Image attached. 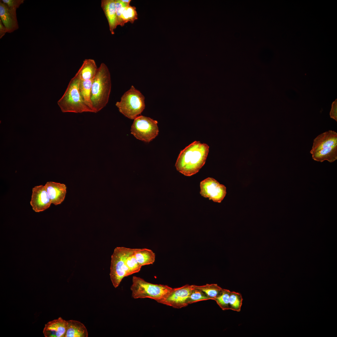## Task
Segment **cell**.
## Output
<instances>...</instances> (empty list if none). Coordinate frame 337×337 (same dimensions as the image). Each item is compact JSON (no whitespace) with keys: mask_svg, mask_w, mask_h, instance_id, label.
<instances>
[{"mask_svg":"<svg viewBox=\"0 0 337 337\" xmlns=\"http://www.w3.org/2000/svg\"><path fill=\"white\" fill-rule=\"evenodd\" d=\"M242 301L243 298L240 293L230 291L229 300V310L240 312Z\"/></svg>","mask_w":337,"mask_h":337,"instance_id":"cb8c5ba5","label":"cell"},{"mask_svg":"<svg viewBox=\"0 0 337 337\" xmlns=\"http://www.w3.org/2000/svg\"><path fill=\"white\" fill-rule=\"evenodd\" d=\"M79 79L76 74L71 80L63 95L57 101L62 112H93L81 99L79 89Z\"/></svg>","mask_w":337,"mask_h":337,"instance_id":"3957f363","label":"cell"},{"mask_svg":"<svg viewBox=\"0 0 337 337\" xmlns=\"http://www.w3.org/2000/svg\"><path fill=\"white\" fill-rule=\"evenodd\" d=\"M128 248L117 247L111 256L110 277L113 286L118 287L123 278L128 276L125 264Z\"/></svg>","mask_w":337,"mask_h":337,"instance_id":"52a82bcc","label":"cell"},{"mask_svg":"<svg viewBox=\"0 0 337 337\" xmlns=\"http://www.w3.org/2000/svg\"><path fill=\"white\" fill-rule=\"evenodd\" d=\"M337 145V133L329 130L319 134L314 139L310 152L312 154L321 149Z\"/></svg>","mask_w":337,"mask_h":337,"instance_id":"7c38bea8","label":"cell"},{"mask_svg":"<svg viewBox=\"0 0 337 337\" xmlns=\"http://www.w3.org/2000/svg\"><path fill=\"white\" fill-rule=\"evenodd\" d=\"M67 321L61 317L49 321L45 325L43 333L46 337H65Z\"/></svg>","mask_w":337,"mask_h":337,"instance_id":"4fadbf2b","label":"cell"},{"mask_svg":"<svg viewBox=\"0 0 337 337\" xmlns=\"http://www.w3.org/2000/svg\"><path fill=\"white\" fill-rule=\"evenodd\" d=\"M1 1L9 7L17 9L24 3V0H2Z\"/></svg>","mask_w":337,"mask_h":337,"instance_id":"4316f807","label":"cell"},{"mask_svg":"<svg viewBox=\"0 0 337 337\" xmlns=\"http://www.w3.org/2000/svg\"><path fill=\"white\" fill-rule=\"evenodd\" d=\"M230 291L224 289L222 294L214 300L223 310H229V300Z\"/></svg>","mask_w":337,"mask_h":337,"instance_id":"484cf974","label":"cell"},{"mask_svg":"<svg viewBox=\"0 0 337 337\" xmlns=\"http://www.w3.org/2000/svg\"><path fill=\"white\" fill-rule=\"evenodd\" d=\"M158 121L150 118L139 116L134 119L131 133L136 139L149 143L154 139L159 132Z\"/></svg>","mask_w":337,"mask_h":337,"instance_id":"8992f818","label":"cell"},{"mask_svg":"<svg viewBox=\"0 0 337 337\" xmlns=\"http://www.w3.org/2000/svg\"><path fill=\"white\" fill-rule=\"evenodd\" d=\"M88 332L85 325L79 321H67V329L65 337H87Z\"/></svg>","mask_w":337,"mask_h":337,"instance_id":"e0dca14e","label":"cell"},{"mask_svg":"<svg viewBox=\"0 0 337 337\" xmlns=\"http://www.w3.org/2000/svg\"><path fill=\"white\" fill-rule=\"evenodd\" d=\"M193 288L191 285H186L174 288L166 296L158 303L177 309L187 306L188 298Z\"/></svg>","mask_w":337,"mask_h":337,"instance_id":"9c48e42d","label":"cell"},{"mask_svg":"<svg viewBox=\"0 0 337 337\" xmlns=\"http://www.w3.org/2000/svg\"><path fill=\"white\" fill-rule=\"evenodd\" d=\"M312 159L322 162L326 160L332 163L337 159V145L321 149L312 154Z\"/></svg>","mask_w":337,"mask_h":337,"instance_id":"ac0fdd59","label":"cell"},{"mask_svg":"<svg viewBox=\"0 0 337 337\" xmlns=\"http://www.w3.org/2000/svg\"><path fill=\"white\" fill-rule=\"evenodd\" d=\"M93 80H81L79 79V89L83 102L93 111V113H95L91 101V91Z\"/></svg>","mask_w":337,"mask_h":337,"instance_id":"d6986e66","label":"cell"},{"mask_svg":"<svg viewBox=\"0 0 337 337\" xmlns=\"http://www.w3.org/2000/svg\"><path fill=\"white\" fill-rule=\"evenodd\" d=\"M136 250L137 248H128L125 264L128 270V276L139 272L142 267L135 256V253Z\"/></svg>","mask_w":337,"mask_h":337,"instance_id":"44dd1931","label":"cell"},{"mask_svg":"<svg viewBox=\"0 0 337 337\" xmlns=\"http://www.w3.org/2000/svg\"><path fill=\"white\" fill-rule=\"evenodd\" d=\"M30 203L36 212L43 211L50 207L51 201L45 185H40L33 188Z\"/></svg>","mask_w":337,"mask_h":337,"instance_id":"30bf717a","label":"cell"},{"mask_svg":"<svg viewBox=\"0 0 337 337\" xmlns=\"http://www.w3.org/2000/svg\"><path fill=\"white\" fill-rule=\"evenodd\" d=\"M200 186L201 196L215 202L220 203L227 193L226 187L212 178L208 177L201 181Z\"/></svg>","mask_w":337,"mask_h":337,"instance_id":"ba28073f","label":"cell"},{"mask_svg":"<svg viewBox=\"0 0 337 337\" xmlns=\"http://www.w3.org/2000/svg\"><path fill=\"white\" fill-rule=\"evenodd\" d=\"M208 300H210V298L203 292L193 288L188 298L187 303L188 305L197 302Z\"/></svg>","mask_w":337,"mask_h":337,"instance_id":"d4e9b609","label":"cell"},{"mask_svg":"<svg viewBox=\"0 0 337 337\" xmlns=\"http://www.w3.org/2000/svg\"><path fill=\"white\" fill-rule=\"evenodd\" d=\"M173 289L167 285L148 282L135 276L133 277L130 287L132 296L134 299L148 298L158 302L165 298Z\"/></svg>","mask_w":337,"mask_h":337,"instance_id":"277c9868","label":"cell"},{"mask_svg":"<svg viewBox=\"0 0 337 337\" xmlns=\"http://www.w3.org/2000/svg\"><path fill=\"white\" fill-rule=\"evenodd\" d=\"M101 7L107 19L110 30L112 34L118 25L116 13L115 0H102Z\"/></svg>","mask_w":337,"mask_h":337,"instance_id":"9a60e30c","label":"cell"},{"mask_svg":"<svg viewBox=\"0 0 337 337\" xmlns=\"http://www.w3.org/2000/svg\"><path fill=\"white\" fill-rule=\"evenodd\" d=\"M192 287L201 290L205 293L210 300H214L222 294L223 289L217 284H206L203 286L191 285Z\"/></svg>","mask_w":337,"mask_h":337,"instance_id":"603a6c76","label":"cell"},{"mask_svg":"<svg viewBox=\"0 0 337 337\" xmlns=\"http://www.w3.org/2000/svg\"><path fill=\"white\" fill-rule=\"evenodd\" d=\"M209 151L207 144L194 141L180 151L175 164L177 170L187 176L196 174L205 164Z\"/></svg>","mask_w":337,"mask_h":337,"instance_id":"6da1fadb","label":"cell"},{"mask_svg":"<svg viewBox=\"0 0 337 337\" xmlns=\"http://www.w3.org/2000/svg\"><path fill=\"white\" fill-rule=\"evenodd\" d=\"M95 60L91 59H85L76 74L81 80H93L98 70Z\"/></svg>","mask_w":337,"mask_h":337,"instance_id":"2e32d148","label":"cell"},{"mask_svg":"<svg viewBox=\"0 0 337 337\" xmlns=\"http://www.w3.org/2000/svg\"><path fill=\"white\" fill-rule=\"evenodd\" d=\"M7 32V30L0 19V38H2Z\"/></svg>","mask_w":337,"mask_h":337,"instance_id":"f1b7e54d","label":"cell"},{"mask_svg":"<svg viewBox=\"0 0 337 337\" xmlns=\"http://www.w3.org/2000/svg\"><path fill=\"white\" fill-rule=\"evenodd\" d=\"M135 256L142 266L153 264L155 261V253L152 250L146 248H137Z\"/></svg>","mask_w":337,"mask_h":337,"instance_id":"ffe728a7","label":"cell"},{"mask_svg":"<svg viewBox=\"0 0 337 337\" xmlns=\"http://www.w3.org/2000/svg\"><path fill=\"white\" fill-rule=\"evenodd\" d=\"M145 97L133 86L122 95L115 105L119 111L130 119L139 116L145 107Z\"/></svg>","mask_w":337,"mask_h":337,"instance_id":"5b68a950","label":"cell"},{"mask_svg":"<svg viewBox=\"0 0 337 337\" xmlns=\"http://www.w3.org/2000/svg\"><path fill=\"white\" fill-rule=\"evenodd\" d=\"M51 203L55 205L64 201L66 193L65 184L53 182H47L45 185Z\"/></svg>","mask_w":337,"mask_h":337,"instance_id":"5bb4252c","label":"cell"},{"mask_svg":"<svg viewBox=\"0 0 337 337\" xmlns=\"http://www.w3.org/2000/svg\"><path fill=\"white\" fill-rule=\"evenodd\" d=\"M111 87L110 73L107 66L101 63L93 78L91 88V101L97 113L108 103Z\"/></svg>","mask_w":337,"mask_h":337,"instance_id":"7a4b0ae2","label":"cell"},{"mask_svg":"<svg viewBox=\"0 0 337 337\" xmlns=\"http://www.w3.org/2000/svg\"><path fill=\"white\" fill-rule=\"evenodd\" d=\"M337 100L336 99L332 104L330 115V118L337 121Z\"/></svg>","mask_w":337,"mask_h":337,"instance_id":"83f0119b","label":"cell"},{"mask_svg":"<svg viewBox=\"0 0 337 337\" xmlns=\"http://www.w3.org/2000/svg\"><path fill=\"white\" fill-rule=\"evenodd\" d=\"M137 19L138 14L136 7L129 5L125 7L121 12L118 20V25L123 27L128 22L133 23Z\"/></svg>","mask_w":337,"mask_h":337,"instance_id":"7402d4cb","label":"cell"},{"mask_svg":"<svg viewBox=\"0 0 337 337\" xmlns=\"http://www.w3.org/2000/svg\"><path fill=\"white\" fill-rule=\"evenodd\" d=\"M16 11L17 9L9 7L0 0V19L8 33L12 32L19 28Z\"/></svg>","mask_w":337,"mask_h":337,"instance_id":"8fae6325","label":"cell"}]
</instances>
